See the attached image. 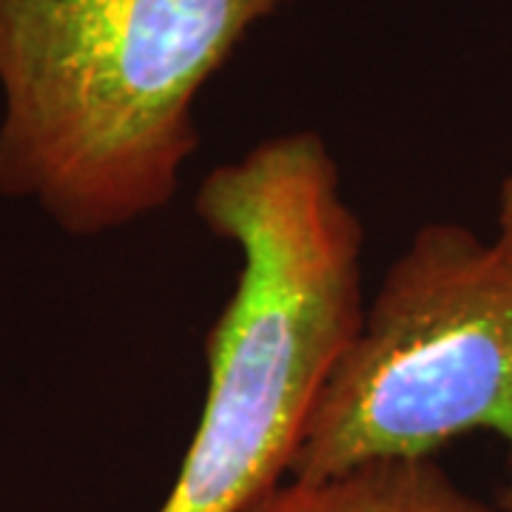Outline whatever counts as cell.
Masks as SVG:
<instances>
[{"label":"cell","mask_w":512,"mask_h":512,"mask_svg":"<svg viewBox=\"0 0 512 512\" xmlns=\"http://www.w3.org/2000/svg\"><path fill=\"white\" fill-rule=\"evenodd\" d=\"M194 211L237 248L239 276L208 330L200 424L160 512H245L288 478L313 399L365 316V228L316 131L217 165Z\"/></svg>","instance_id":"cell-1"},{"label":"cell","mask_w":512,"mask_h":512,"mask_svg":"<svg viewBox=\"0 0 512 512\" xmlns=\"http://www.w3.org/2000/svg\"><path fill=\"white\" fill-rule=\"evenodd\" d=\"M490 430L507 441L512 512V242L433 222L390 265L311 404L288 478L430 458Z\"/></svg>","instance_id":"cell-3"},{"label":"cell","mask_w":512,"mask_h":512,"mask_svg":"<svg viewBox=\"0 0 512 512\" xmlns=\"http://www.w3.org/2000/svg\"><path fill=\"white\" fill-rule=\"evenodd\" d=\"M245 512H501L464 493L436 458H393L325 478H285Z\"/></svg>","instance_id":"cell-4"},{"label":"cell","mask_w":512,"mask_h":512,"mask_svg":"<svg viewBox=\"0 0 512 512\" xmlns=\"http://www.w3.org/2000/svg\"><path fill=\"white\" fill-rule=\"evenodd\" d=\"M288 3L0 0V197L72 237L163 211L200 148V92Z\"/></svg>","instance_id":"cell-2"},{"label":"cell","mask_w":512,"mask_h":512,"mask_svg":"<svg viewBox=\"0 0 512 512\" xmlns=\"http://www.w3.org/2000/svg\"><path fill=\"white\" fill-rule=\"evenodd\" d=\"M498 237L512 242V174L504 180L498 197Z\"/></svg>","instance_id":"cell-5"}]
</instances>
